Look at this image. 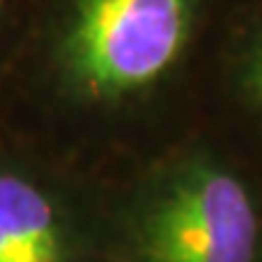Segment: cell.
Segmentation results:
<instances>
[{
    "mask_svg": "<svg viewBox=\"0 0 262 262\" xmlns=\"http://www.w3.org/2000/svg\"><path fill=\"white\" fill-rule=\"evenodd\" d=\"M245 85H248V93L253 95V100L257 102V107L262 110V39L257 41V47L250 54L248 73H245Z\"/></svg>",
    "mask_w": 262,
    "mask_h": 262,
    "instance_id": "277c9868",
    "label": "cell"
},
{
    "mask_svg": "<svg viewBox=\"0 0 262 262\" xmlns=\"http://www.w3.org/2000/svg\"><path fill=\"white\" fill-rule=\"evenodd\" d=\"M143 248L148 262H255L253 199L228 170L187 165L153 206Z\"/></svg>",
    "mask_w": 262,
    "mask_h": 262,
    "instance_id": "7a4b0ae2",
    "label": "cell"
},
{
    "mask_svg": "<svg viewBox=\"0 0 262 262\" xmlns=\"http://www.w3.org/2000/svg\"><path fill=\"white\" fill-rule=\"evenodd\" d=\"M0 3H3V0H0Z\"/></svg>",
    "mask_w": 262,
    "mask_h": 262,
    "instance_id": "5b68a950",
    "label": "cell"
},
{
    "mask_svg": "<svg viewBox=\"0 0 262 262\" xmlns=\"http://www.w3.org/2000/svg\"><path fill=\"white\" fill-rule=\"evenodd\" d=\"M0 262H63L51 199L15 172L0 175Z\"/></svg>",
    "mask_w": 262,
    "mask_h": 262,
    "instance_id": "3957f363",
    "label": "cell"
},
{
    "mask_svg": "<svg viewBox=\"0 0 262 262\" xmlns=\"http://www.w3.org/2000/svg\"><path fill=\"white\" fill-rule=\"evenodd\" d=\"M202 0H68L58 54L90 100H124L178 66Z\"/></svg>",
    "mask_w": 262,
    "mask_h": 262,
    "instance_id": "6da1fadb",
    "label": "cell"
}]
</instances>
